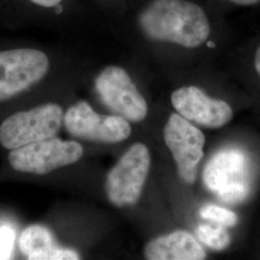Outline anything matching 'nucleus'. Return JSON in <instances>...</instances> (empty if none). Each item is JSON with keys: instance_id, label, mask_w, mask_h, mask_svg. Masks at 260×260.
<instances>
[{"instance_id": "10", "label": "nucleus", "mask_w": 260, "mask_h": 260, "mask_svg": "<svg viewBox=\"0 0 260 260\" xmlns=\"http://www.w3.org/2000/svg\"><path fill=\"white\" fill-rule=\"evenodd\" d=\"M171 100L180 116L205 127L219 128L233 120V108L229 103L208 96L196 86L177 89Z\"/></svg>"}, {"instance_id": "16", "label": "nucleus", "mask_w": 260, "mask_h": 260, "mask_svg": "<svg viewBox=\"0 0 260 260\" xmlns=\"http://www.w3.org/2000/svg\"><path fill=\"white\" fill-rule=\"evenodd\" d=\"M39 6L46 7V8H50V7H55L62 0H29Z\"/></svg>"}, {"instance_id": "3", "label": "nucleus", "mask_w": 260, "mask_h": 260, "mask_svg": "<svg viewBox=\"0 0 260 260\" xmlns=\"http://www.w3.org/2000/svg\"><path fill=\"white\" fill-rule=\"evenodd\" d=\"M63 121V109L47 103L28 111L18 112L0 125V144L5 149L20 148L55 137Z\"/></svg>"}, {"instance_id": "18", "label": "nucleus", "mask_w": 260, "mask_h": 260, "mask_svg": "<svg viewBox=\"0 0 260 260\" xmlns=\"http://www.w3.org/2000/svg\"><path fill=\"white\" fill-rule=\"evenodd\" d=\"M254 68H255L256 73L260 76V46L256 49V52H255V55H254Z\"/></svg>"}, {"instance_id": "7", "label": "nucleus", "mask_w": 260, "mask_h": 260, "mask_svg": "<svg viewBox=\"0 0 260 260\" xmlns=\"http://www.w3.org/2000/svg\"><path fill=\"white\" fill-rule=\"evenodd\" d=\"M94 87L103 104L117 116L133 122L147 117V102L122 68H105L95 78Z\"/></svg>"}, {"instance_id": "6", "label": "nucleus", "mask_w": 260, "mask_h": 260, "mask_svg": "<svg viewBox=\"0 0 260 260\" xmlns=\"http://www.w3.org/2000/svg\"><path fill=\"white\" fill-rule=\"evenodd\" d=\"M48 69V57L37 49L0 51V102L8 101L38 83Z\"/></svg>"}, {"instance_id": "19", "label": "nucleus", "mask_w": 260, "mask_h": 260, "mask_svg": "<svg viewBox=\"0 0 260 260\" xmlns=\"http://www.w3.org/2000/svg\"><path fill=\"white\" fill-rule=\"evenodd\" d=\"M207 46L209 47H215V44L211 43V42H208V43H207Z\"/></svg>"}, {"instance_id": "2", "label": "nucleus", "mask_w": 260, "mask_h": 260, "mask_svg": "<svg viewBox=\"0 0 260 260\" xmlns=\"http://www.w3.org/2000/svg\"><path fill=\"white\" fill-rule=\"evenodd\" d=\"M150 153L147 146H131L112 168L105 180L109 202L117 207L135 205L142 195L150 169Z\"/></svg>"}, {"instance_id": "17", "label": "nucleus", "mask_w": 260, "mask_h": 260, "mask_svg": "<svg viewBox=\"0 0 260 260\" xmlns=\"http://www.w3.org/2000/svg\"><path fill=\"white\" fill-rule=\"evenodd\" d=\"M228 1H231L233 3L238 4V5H244V6L254 5V4L260 2V0H228Z\"/></svg>"}, {"instance_id": "14", "label": "nucleus", "mask_w": 260, "mask_h": 260, "mask_svg": "<svg viewBox=\"0 0 260 260\" xmlns=\"http://www.w3.org/2000/svg\"><path fill=\"white\" fill-rule=\"evenodd\" d=\"M200 216L223 226H234L238 223L237 214L218 205H205L200 209Z\"/></svg>"}, {"instance_id": "13", "label": "nucleus", "mask_w": 260, "mask_h": 260, "mask_svg": "<svg viewBox=\"0 0 260 260\" xmlns=\"http://www.w3.org/2000/svg\"><path fill=\"white\" fill-rule=\"evenodd\" d=\"M196 233L200 241L214 251H223L231 245V235L222 226L201 224Z\"/></svg>"}, {"instance_id": "9", "label": "nucleus", "mask_w": 260, "mask_h": 260, "mask_svg": "<svg viewBox=\"0 0 260 260\" xmlns=\"http://www.w3.org/2000/svg\"><path fill=\"white\" fill-rule=\"evenodd\" d=\"M64 122L66 129L72 136L96 143H120L131 134V127L125 119L117 115H100L84 102L67 111Z\"/></svg>"}, {"instance_id": "11", "label": "nucleus", "mask_w": 260, "mask_h": 260, "mask_svg": "<svg viewBox=\"0 0 260 260\" xmlns=\"http://www.w3.org/2000/svg\"><path fill=\"white\" fill-rule=\"evenodd\" d=\"M149 260H204V248L193 234L186 231H176L149 241L144 250Z\"/></svg>"}, {"instance_id": "12", "label": "nucleus", "mask_w": 260, "mask_h": 260, "mask_svg": "<svg viewBox=\"0 0 260 260\" xmlns=\"http://www.w3.org/2000/svg\"><path fill=\"white\" fill-rule=\"evenodd\" d=\"M19 245L21 252L30 260H51L56 249L51 233L40 224L26 228L19 236Z\"/></svg>"}, {"instance_id": "4", "label": "nucleus", "mask_w": 260, "mask_h": 260, "mask_svg": "<svg viewBox=\"0 0 260 260\" xmlns=\"http://www.w3.org/2000/svg\"><path fill=\"white\" fill-rule=\"evenodd\" d=\"M83 155L80 144L55 137L11 149L10 165L14 170L34 175H47L59 168L76 163Z\"/></svg>"}, {"instance_id": "5", "label": "nucleus", "mask_w": 260, "mask_h": 260, "mask_svg": "<svg viewBox=\"0 0 260 260\" xmlns=\"http://www.w3.org/2000/svg\"><path fill=\"white\" fill-rule=\"evenodd\" d=\"M247 169V157L241 150H220L205 166L204 183L224 203H241L250 193V186L246 180Z\"/></svg>"}, {"instance_id": "15", "label": "nucleus", "mask_w": 260, "mask_h": 260, "mask_svg": "<svg viewBox=\"0 0 260 260\" xmlns=\"http://www.w3.org/2000/svg\"><path fill=\"white\" fill-rule=\"evenodd\" d=\"M15 241V233L8 226H0V259H9Z\"/></svg>"}, {"instance_id": "1", "label": "nucleus", "mask_w": 260, "mask_h": 260, "mask_svg": "<svg viewBox=\"0 0 260 260\" xmlns=\"http://www.w3.org/2000/svg\"><path fill=\"white\" fill-rule=\"evenodd\" d=\"M138 23L150 40L187 48L202 46L211 30L205 11L186 0H153L140 13Z\"/></svg>"}, {"instance_id": "8", "label": "nucleus", "mask_w": 260, "mask_h": 260, "mask_svg": "<svg viewBox=\"0 0 260 260\" xmlns=\"http://www.w3.org/2000/svg\"><path fill=\"white\" fill-rule=\"evenodd\" d=\"M164 140L179 177L185 183H194L198 166L204 158L205 134L179 114H172L164 127Z\"/></svg>"}]
</instances>
